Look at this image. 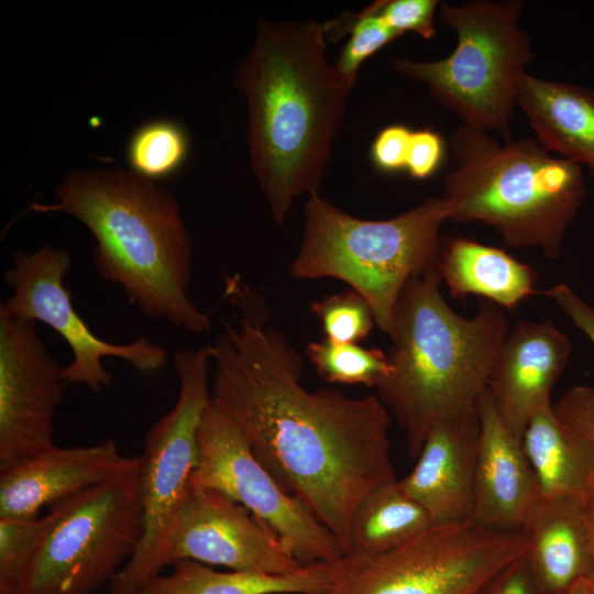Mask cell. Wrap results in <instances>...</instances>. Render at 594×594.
<instances>
[{"instance_id": "obj_1", "label": "cell", "mask_w": 594, "mask_h": 594, "mask_svg": "<svg viewBox=\"0 0 594 594\" xmlns=\"http://www.w3.org/2000/svg\"><path fill=\"white\" fill-rule=\"evenodd\" d=\"M226 295L237 307L212 344V403L237 426L258 461L350 550L361 498L396 481L388 430L377 395L308 391L304 361L284 333L267 324L261 296L234 277Z\"/></svg>"}, {"instance_id": "obj_2", "label": "cell", "mask_w": 594, "mask_h": 594, "mask_svg": "<svg viewBox=\"0 0 594 594\" xmlns=\"http://www.w3.org/2000/svg\"><path fill=\"white\" fill-rule=\"evenodd\" d=\"M330 21L257 25L235 84L246 98L252 172L284 227L294 200L318 190L351 89L326 55Z\"/></svg>"}, {"instance_id": "obj_3", "label": "cell", "mask_w": 594, "mask_h": 594, "mask_svg": "<svg viewBox=\"0 0 594 594\" xmlns=\"http://www.w3.org/2000/svg\"><path fill=\"white\" fill-rule=\"evenodd\" d=\"M56 202H31L25 212H63L94 235L92 260L102 280L121 286L142 316L200 334L209 315L190 299L193 242L177 199L125 169L69 173Z\"/></svg>"}, {"instance_id": "obj_4", "label": "cell", "mask_w": 594, "mask_h": 594, "mask_svg": "<svg viewBox=\"0 0 594 594\" xmlns=\"http://www.w3.org/2000/svg\"><path fill=\"white\" fill-rule=\"evenodd\" d=\"M440 285L436 270L405 285L393 315L389 372L375 387L411 458L433 424L477 406L512 327L502 308L485 299L473 317L459 315Z\"/></svg>"}, {"instance_id": "obj_5", "label": "cell", "mask_w": 594, "mask_h": 594, "mask_svg": "<svg viewBox=\"0 0 594 594\" xmlns=\"http://www.w3.org/2000/svg\"><path fill=\"white\" fill-rule=\"evenodd\" d=\"M457 162L444 178L449 220L482 222L513 249L560 257L568 227L585 195L582 166L536 139H498L464 124L450 140Z\"/></svg>"}, {"instance_id": "obj_6", "label": "cell", "mask_w": 594, "mask_h": 594, "mask_svg": "<svg viewBox=\"0 0 594 594\" xmlns=\"http://www.w3.org/2000/svg\"><path fill=\"white\" fill-rule=\"evenodd\" d=\"M299 249L288 268L295 279L336 278L371 306L389 336L396 302L414 277L436 270L440 230L450 209L443 197L384 220L355 218L311 191Z\"/></svg>"}, {"instance_id": "obj_7", "label": "cell", "mask_w": 594, "mask_h": 594, "mask_svg": "<svg viewBox=\"0 0 594 594\" xmlns=\"http://www.w3.org/2000/svg\"><path fill=\"white\" fill-rule=\"evenodd\" d=\"M524 2L481 0L441 3L439 18L454 32L457 44L438 61L394 58L392 68L424 84L433 99L461 124L512 139V120L531 38L520 24Z\"/></svg>"}, {"instance_id": "obj_8", "label": "cell", "mask_w": 594, "mask_h": 594, "mask_svg": "<svg viewBox=\"0 0 594 594\" xmlns=\"http://www.w3.org/2000/svg\"><path fill=\"white\" fill-rule=\"evenodd\" d=\"M173 365L178 378L177 399L146 432L140 457L143 534L130 560L109 584L108 594H142L167 566L168 538L190 491L198 462L197 431L211 398L208 345L175 351Z\"/></svg>"}, {"instance_id": "obj_9", "label": "cell", "mask_w": 594, "mask_h": 594, "mask_svg": "<svg viewBox=\"0 0 594 594\" xmlns=\"http://www.w3.org/2000/svg\"><path fill=\"white\" fill-rule=\"evenodd\" d=\"M139 471L53 505L22 594H90L112 582L143 534Z\"/></svg>"}, {"instance_id": "obj_10", "label": "cell", "mask_w": 594, "mask_h": 594, "mask_svg": "<svg viewBox=\"0 0 594 594\" xmlns=\"http://www.w3.org/2000/svg\"><path fill=\"white\" fill-rule=\"evenodd\" d=\"M526 551L519 532L473 521L436 525L385 553L343 557L336 579L317 594H481Z\"/></svg>"}, {"instance_id": "obj_11", "label": "cell", "mask_w": 594, "mask_h": 594, "mask_svg": "<svg viewBox=\"0 0 594 594\" xmlns=\"http://www.w3.org/2000/svg\"><path fill=\"white\" fill-rule=\"evenodd\" d=\"M198 462L190 488H207L245 507L302 565L345 557L330 530L254 455L237 426L211 400L197 431Z\"/></svg>"}, {"instance_id": "obj_12", "label": "cell", "mask_w": 594, "mask_h": 594, "mask_svg": "<svg viewBox=\"0 0 594 594\" xmlns=\"http://www.w3.org/2000/svg\"><path fill=\"white\" fill-rule=\"evenodd\" d=\"M13 265L4 273L11 294L0 308L33 321H41L68 344L73 359L63 370V380L98 393L112 385V375L102 360L113 356L141 373H154L167 362L166 350L146 338L113 343L97 337L80 318L72 294L63 280L72 266L68 250L42 244L34 252L15 251Z\"/></svg>"}, {"instance_id": "obj_13", "label": "cell", "mask_w": 594, "mask_h": 594, "mask_svg": "<svg viewBox=\"0 0 594 594\" xmlns=\"http://www.w3.org/2000/svg\"><path fill=\"white\" fill-rule=\"evenodd\" d=\"M63 370L35 321L0 308V473L55 446Z\"/></svg>"}, {"instance_id": "obj_14", "label": "cell", "mask_w": 594, "mask_h": 594, "mask_svg": "<svg viewBox=\"0 0 594 594\" xmlns=\"http://www.w3.org/2000/svg\"><path fill=\"white\" fill-rule=\"evenodd\" d=\"M165 560L166 565L193 560L267 573H288L305 566L245 507L207 488H190L174 521Z\"/></svg>"}, {"instance_id": "obj_15", "label": "cell", "mask_w": 594, "mask_h": 594, "mask_svg": "<svg viewBox=\"0 0 594 594\" xmlns=\"http://www.w3.org/2000/svg\"><path fill=\"white\" fill-rule=\"evenodd\" d=\"M572 352L551 321L519 320L510 327L492 365L486 389L506 429L521 441L529 420L552 406L551 391Z\"/></svg>"}, {"instance_id": "obj_16", "label": "cell", "mask_w": 594, "mask_h": 594, "mask_svg": "<svg viewBox=\"0 0 594 594\" xmlns=\"http://www.w3.org/2000/svg\"><path fill=\"white\" fill-rule=\"evenodd\" d=\"M479 440L477 406L437 421L416 465L398 481L435 526L472 521Z\"/></svg>"}, {"instance_id": "obj_17", "label": "cell", "mask_w": 594, "mask_h": 594, "mask_svg": "<svg viewBox=\"0 0 594 594\" xmlns=\"http://www.w3.org/2000/svg\"><path fill=\"white\" fill-rule=\"evenodd\" d=\"M141 464L113 439L85 447H52L0 473V517H37L40 509L99 485Z\"/></svg>"}, {"instance_id": "obj_18", "label": "cell", "mask_w": 594, "mask_h": 594, "mask_svg": "<svg viewBox=\"0 0 594 594\" xmlns=\"http://www.w3.org/2000/svg\"><path fill=\"white\" fill-rule=\"evenodd\" d=\"M480 440L472 521L486 530L518 532L538 496L532 468L516 439L503 425L485 388L477 400Z\"/></svg>"}, {"instance_id": "obj_19", "label": "cell", "mask_w": 594, "mask_h": 594, "mask_svg": "<svg viewBox=\"0 0 594 594\" xmlns=\"http://www.w3.org/2000/svg\"><path fill=\"white\" fill-rule=\"evenodd\" d=\"M587 497L538 496L518 532L544 594H564L581 580L594 579V553L586 516Z\"/></svg>"}, {"instance_id": "obj_20", "label": "cell", "mask_w": 594, "mask_h": 594, "mask_svg": "<svg viewBox=\"0 0 594 594\" xmlns=\"http://www.w3.org/2000/svg\"><path fill=\"white\" fill-rule=\"evenodd\" d=\"M517 107L547 151L594 173V89L526 74Z\"/></svg>"}, {"instance_id": "obj_21", "label": "cell", "mask_w": 594, "mask_h": 594, "mask_svg": "<svg viewBox=\"0 0 594 594\" xmlns=\"http://www.w3.org/2000/svg\"><path fill=\"white\" fill-rule=\"evenodd\" d=\"M436 271L453 298L476 295L512 310L537 293V272L505 250L461 235L441 243Z\"/></svg>"}, {"instance_id": "obj_22", "label": "cell", "mask_w": 594, "mask_h": 594, "mask_svg": "<svg viewBox=\"0 0 594 594\" xmlns=\"http://www.w3.org/2000/svg\"><path fill=\"white\" fill-rule=\"evenodd\" d=\"M340 560L305 565L288 573L216 571L207 564L180 560L173 571L151 580L142 594H317L336 579Z\"/></svg>"}, {"instance_id": "obj_23", "label": "cell", "mask_w": 594, "mask_h": 594, "mask_svg": "<svg viewBox=\"0 0 594 594\" xmlns=\"http://www.w3.org/2000/svg\"><path fill=\"white\" fill-rule=\"evenodd\" d=\"M521 444L542 496H582L594 492V447L568 428L553 405L528 422Z\"/></svg>"}, {"instance_id": "obj_24", "label": "cell", "mask_w": 594, "mask_h": 594, "mask_svg": "<svg viewBox=\"0 0 594 594\" xmlns=\"http://www.w3.org/2000/svg\"><path fill=\"white\" fill-rule=\"evenodd\" d=\"M435 526L399 486L381 484L359 502L352 518L348 556L374 557L391 551Z\"/></svg>"}, {"instance_id": "obj_25", "label": "cell", "mask_w": 594, "mask_h": 594, "mask_svg": "<svg viewBox=\"0 0 594 594\" xmlns=\"http://www.w3.org/2000/svg\"><path fill=\"white\" fill-rule=\"evenodd\" d=\"M189 138L185 128L170 119H152L139 125L128 142L130 170L150 182L169 178L185 164Z\"/></svg>"}, {"instance_id": "obj_26", "label": "cell", "mask_w": 594, "mask_h": 594, "mask_svg": "<svg viewBox=\"0 0 594 594\" xmlns=\"http://www.w3.org/2000/svg\"><path fill=\"white\" fill-rule=\"evenodd\" d=\"M306 354L318 375L348 385H376L388 374L387 354L359 343H338L326 338L308 343Z\"/></svg>"}, {"instance_id": "obj_27", "label": "cell", "mask_w": 594, "mask_h": 594, "mask_svg": "<svg viewBox=\"0 0 594 594\" xmlns=\"http://www.w3.org/2000/svg\"><path fill=\"white\" fill-rule=\"evenodd\" d=\"M46 517H0V594H22V587Z\"/></svg>"}, {"instance_id": "obj_28", "label": "cell", "mask_w": 594, "mask_h": 594, "mask_svg": "<svg viewBox=\"0 0 594 594\" xmlns=\"http://www.w3.org/2000/svg\"><path fill=\"white\" fill-rule=\"evenodd\" d=\"M381 0L374 1L351 19L339 23L340 30L350 31V38L344 45L334 65L336 70L352 89L360 66L383 46L399 37L383 20L381 15Z\"/></svg>"}, {"instance_id": "obj_29", "label": "cell", "mask_w": 594, "mask_h": 594, "mask_svg": "<svg viewBox=\"0 0 594 594\" xmlns=\"http://www.w3.org/2000/svg\"><path fill=\"white\" fill-rule=\"evenodd\" d=\"M311 311L320 320L324 338L338 343H359L375 323L371 306L353 289L314 301Z\"/></svg>"}, {"instance_id": "obj_30", "label": "cell", "mask_w": 594, "mask_h": 594, "mask_svg": "<svg viewBox=\"0 0 594 594\" xmlns=\"http://www.w3.org/2000/svg\"><path fill=\"white\" fill-rule=\"evenodd\" d=\"M438 0H381V15L399 36L414 32L425 40L435 35Z\"/></svg>"}, {"instance_id": "obj_31", "label": "cell", "mask_w": 594, "mask_h": 594, "mask_svg": "<svg viewBox=\"0 0 594 594\" xmlns=\"http://www.w3.org/2000/svg\"><path fill=\"white\" fill-rule=\"evenodd\" d=\"M553 411L562 424L594 447V387L578 385L568 389L553 404Z\"/></svg>"}, {"instance_id": "obj_32", "label": "cell", "mask_w": 594, "mask_h": 594, "mask_svg": "<svg viewBox=\"0 0 594 594\" xmlns=\"http://www.w3.org/2000/svg\"><path fill=\"white\" fill-rule=\"evenodd\" d=\"M444 142L440 134L431 129L411 132L405 169L415 179H427L441 165Z\"/></svg>"}, {"instance_id": "obj_33", "label": "cell", "mask_w": 594, "mask_h": 594, "mask_svg": "<svg viewBox=\"0 0 594 594\" xmlns=\"http://www.w3.org/2000/svg\"><path fill=\"white\" fill-rule=\"evenodd\" d=\"M411 132L407 127L399 124L381 130L371 147L374 165L387 173L405 168Z\"/></svg>"}, {"instance_id": "obj_34", "label": "cell", "mask_w": 594, "mask_h": 594, "mask_svg": "<svg viewBox=\"0 0 594 594\" xmlns=\"http://www.w3.org/2000/svg\"><path fill=\"white\" fill-rule=\"evenodd\" d=\"M481 594H544L540 588L526 556L503 569Z\"/></svg>"}, {"instance_id": "obj_35", "label": "cell", "mask_w": 594, "mask_h": 594, "mask_svg": "<svg viewBox=\"0 0 594 594\" xmlns=\"http://www.w3.org/2000/svg\"><path fill=\"white\" fill-rule=\"evenodd\" d=\"M542 295L550 298L594 344V307L565 283L551 286Z\"/></svg>"}, {"instance_id": "obj_36", "label": "cell", "mask_w": 594, "mask_h": 594, "mask_svg": "<svg viewBox=\"0 0 594 594\" xmlns=\"http://www.w3.org/2000/svg\"><path fill=\"white\" fill-rule=\"evenodd\" d=\"M586 516L594 553V492L587 497L586 501ZM592 594H594V579L592 580Z\"/></svg>"}, {"instance_id": "obj_37", "label": "cell", "mask_w": 594, "mask_h": 594, "mask_svg": "<svg viewBox=\"0 0 594 594\" xmlns=\"http://www.w3.org/2000/svg\"><path fill=\"white\" fill-rule=\"evenodd\" d=\"M564 594H592V581L581 580L572 585Z\"/></svg>"}, {"instance_id": "obj_38", "label": "cell", "mask_w": 594, "mask_h": 594, "mask_svg": "<svg viewBox=\"0 0 594 594\" xmlns=\"http://www.w3.org/2000/svg\"><path fill=\"white\" fill-rule=\"evenodd\" d=\"M593 177H594V173H592Z\"/></svg>"}]
</instances>
